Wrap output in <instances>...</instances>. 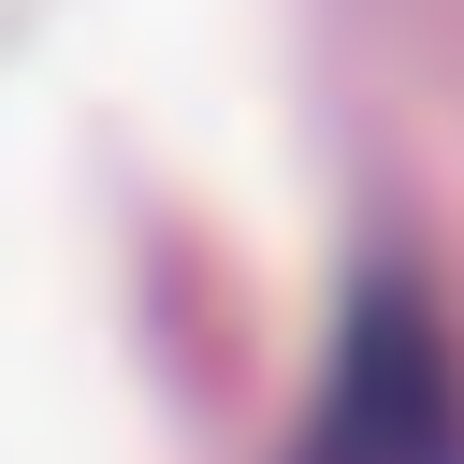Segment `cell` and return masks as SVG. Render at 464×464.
<instances>
[{
  "label": "cell",
  "instance_id": "1",
  "mask_svg": "<svg viewBox=\"0 0 464 464\" xmlns=\"http://www.w3.org/2000/svg\"><path fill=\"white\" fill-rule=\"evenodd\" d=\"M290 464H464V348L420 290H362Z\"/></svg>",
  "mask_w": 464,
  "mask_h": 464
}]
</instances>
